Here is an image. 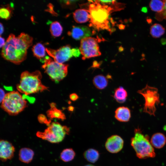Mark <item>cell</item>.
Masks as SVG:
<instances>
[{"label":"cell","instance_id":"cell-1","mask_svg":"<svg viewBox=\"0 0 166 166\" xmlns=\"http://www.w3.org/2000/svg\"><path fill=\"white\" fill-rule=\"evenodd\" d=\"M33 40L32 37L24 33L17 37L11 34L2 47L1 55L8 61L19 64L26 59L27 49L32 45Z\"/></svg>","mask_w":166,"mask_h":166},{"label":"cell","instance_id":"cell-2","mask_svg":"<svg viewBox=\"0 0 166 166\" xmlns=\"http://www.w3.org/2000/svg\"><path fill=\"white\" fill-rule=\"evenodd\" d=\"M88 10L90 15L91 26L98 30H110L109 16L112 11L115 10L109 5L100 3L99 0L90 1Z\"/></svg>","mask_w":166,"mask_h":166},{"label":"cell","instance_id":"cell-3","mask_svg":"<svg viewBox=\"0 0 166 166\" xmlns=\"http://www.w3.org/2000/svg\"><path fill=\"white\" fill-rule=\"evenodd\" d=\"M42 77L38 70L31 73L28 71L23 72L21 75L20 83L16 86L17 90L26 95L47 90L48 87L41 82Z\"/></svg>","mask_w":166,"mask_h":166},{"label":"cell","instance_id":"cell-4","mask_svg":"<svg viewBox=\"0 0 166 166\" xmlns=\"http://www.w3.org/2000/svg\"><path fill=\"white\" fill-rule=\"evenodd\" d=\"M134 134L130 140L131 145L137 157L140 159L154 158L156 154L149 136L144 135L140 128H136Z\"/></svg>","mask_w":166,"mask_h":166},{"label":"cell","instance_id":"cell-5","mask_svg":"<svg viewBox=\"0 0 166 166\" xmlns=\"http://www.w3.org/2000/svg\"><path fill=\"white\" fill-rule=\"evenodd\" d=\"M27 106L26 101L18 92L16 91L6 94L1 105L2 109L11 116L18 115Z\"/></svg>","mask_w":166,"mask_h":166},{"label":"cell","instance_id":"cell-6","mask_svg":"<svg viewBox=\"0 0 166 166\" xmlns=\"http://www.w3.org/2000/svg\"><path fill=\"white\" fill-rule=\"evenodd\" d=\"M69 127L62 125L57 122L52 123L43 132L38 131L37 136L52 143H58L61 142L66 135L69 134Z\"/></svg>","mask_w":166,"mask_h":166},{"label":"cell","instance_id":"cell-7","mask_svg":"<svg viewBox=\"0 0 166 166\" xmlns=\"http://www.w3.org/2000/svg\"><path fill=\"white\" fill-rule=\"evenodd\" d=\"M42 67L50 78L56 83L64 79L68 73V65L59 63L50 57L46 56Z\"/></svg>","mask_w":166,"mask_h":166},{"label":"cell","instance_id":"cell-8","mask_svg":"<svg viewBox=\"0 0 166 166\" xmlns=\"http://www.w3.org/2000/svg\"><path fill=\"white\" fill-rule=\"evenodd\" d=\"M137 93L141 95L145 99L143 112L150 115L155 116L156 105L160 102V95L158 89L148 84Z\"/></svg>","mask_w":166,"mask_h":166},{"label":"cell","instance_id":"cell-9","mask_svg":"<svg viewBox=\"0 0 166 166\" xmlns=\"http://www.w3.org/2000/svg\"><path fill=\"white\" fill-rule=\"evenodd\" d=\"M48 55L55 61L61 64L68 61L72 57H77L81 54L79 49L77 48H72L69 45L61 47L57 49L45 48Z\"/></svg>","mask_w":166,"mask_h":166},{"label":"cell","instance_id":"cell-10","mask_svg":"<svg viewBox=\"0 0 166 166\" xmlns=\"http://www.w3.org/2000/svg\"><path fill=\"white\" fill-rule=\"evenodd\" d=\"M79 49L83 59L97 57L101 54L96 39L90 37L81 40Z\"/></svg>","mask_w":166,"mask_h":166},{"label":"cell","instance_id":"cell-11","mask_svg":"<svg viewBox=\"0 0 166 166\" xmlns=\"http://www.w3.org/2000/svg\"><path fill=\"white\" fill-rule=\"evenodd\" d=\"M124 141L120 136L113 135L107 140L105 146L106 149L109 152L116 153L120 152L123 148Z\"/></svg>","mask_w":166,"mask_h":166},{"label":"cell","instance_id":"cell-12","mask_svg":"<svg viewBox=\"0 0 166 166\" xmlns=\"http://www.w3.org/2000/svg\"><path fill=\"white\" fill-rule=\"evenodd\" d=\"M15 148L11 143L4 140H1L0 142V158L5 162L12 159L14 156Z\"/></svg>","mask_w":166,"mask_h":166},{"label":"cell","instance_id":"cell-13","mask_svg":"<svg viewBox=\"0 0 166 166\" xmlns=\"http://www.w3.org/2000/svg\"><path fill=\"white\" fill-rule=\"evenodd\" d=\"M68 34L73 39L80 40L90 36L92 31L89 27L85 26H73Z\"/></svg>","mask_w":166,"mask_h":166},{"label":"cell","instance_id":"cell-14","mask_svg":"<svg viewBox=\"0 0 166 166\" xmlns=\"http://www.w3.org/2000/svg\"><path fill=\"white\" fill-rule=\"evenodd\" d=\"M115 117L117 120L120 122H128L131 117L130 110L126 107H119L115 111Z\"/></svg>","mask_w":166,"mask_h":166},{"label":"cell","instance_id":"cell-15","mask_svg":"<svg viewBox=\"0 0 166 166\" xmlns=\"http://www.w3.org/2000/svg\"><path fill=\"white\" fill-rule=\"evenodd\" d=\"M150 141L154 148L160 149L163 148L166 143V137L163 133L156 132L152 136Z\"/></svg>","mask_w":166,"mask_h":166},{"label":"cell","instance_id":"cell-16","mask_svg":"<svg viewBox=\"0 0 166 166\" xmlns=\"http://www.w3.org/2000/svg\"><path fill=\"white\" fill-rule=\"evenodd\" d=\"M34 152L32 149L28 148H21L19 152V159L22 162L28 164L33 160Z\"/></svg>","mask_w":166,"mask_h":166},{"label":"cell","instance_id":"cell-17","mask_svg":"<svg viewBox=\"0 0 166 166\" xmlns=\"http://www.w3.org/2000/svg\"><path fill=\"white\" fill-rule=\"evenodd\" d=\"M50 108L47 112V114L49 120L51 121L53 118H57L64 121L66 119L64 114L56 108L55 103L50 104Z\"/></svg>","mask_w":166,"mask_h":166},{"label":"cell","instance_id":"cell-18","mask_svg":"<svg viewBox=\"0 0 166 166\" xmlns=\"http://www.w3.org/2000/svg\"><path fill=\"white\" fill-rule=\"evenodd\" d=\"M75 21L79 23H84L90 20V15L88 10L84 9H78L73 13Z\"/></svg>","mask_w":166,"mask_h":166},{"label":"cell","instance_id":"cell-19","mask_svg":"<svg viewBox=\"0 0 166 166\" xmlns=\"http://www.w3.org/2000/svg\"><path fill=\"white\" fill-rule=\"evenodd\" d=\"M34 56L42 61L45 57V48L43 45L38 42L34 45L32 48Z\"/></svg>","mask_w":166,"mask_h":166},{"label":"cell","instance_id":"cell-20","mask_svg":"<svg viewBox=\"0 0 166 166\" xmlns=\"http://www.w3.org/2000/svg\"><path fill=\"white\" fill-rule=\"evenodd\" d=\"M84 158L88 161L95 163L98 160L100 153L97 150L90 148L87 149L83 153Z\"/></svg>","mask_w":166,"mask_h":166},{"label":"cell","instance_id":"cell-21","mask_svg":"<svg viewBox=\"0 0 166 166\" xmlns=\"http://www.w3.org/2000/svg\"><path fill=\"white\" fill-rule=\"evenodd\" d=\"M108 75L106 77L102 75L95 76L93 79V83L96 87L100 89L105 88L108 85L109 78Z\"/></svg>","mask_w":166,"mask_h":166},{"label":"cell","instance_id":"cell-22","mask_svg":"<svg viewBox=\"0 0 166 166\" xmlns=\"http://www.w3.org/2000/svg\"><path fill=\"white\" fill-rule=\"evenodd\" d=\"M128 93L126 90L123 87L120 86L116 89L115 91L113 97L118 103H122L126 100Z\"/></svg>","mask_w":166,"mask_h":166},{"label":"cell","instance_id":"cell-23","mask_svg":"<svg viewBox=\"0 0 166 166\" xmlns=\"http://www.w3.org/2000/svg\"><path fill=\"white\" fill-rule=\"evenodd\" d=\"M13 7L12 5L8 4L2 6L0 9V17L6 20L9 19L12 16Z\"/></svg>","mask_w":166,"mask_h":166},{"label":"cell","instance_id":"cell-24","mask_svg":"<svg viewBox=\"0 0 166 166\" xmlns=\"http://www.w3.org/2000/svg\"><path fill=\"white\" fill-rule=\"evenodd\" d=\"M76 153L71 148L64 149L60 155L61 159L64 162H68L73 160L75 156Z\"/></svg>","mask_w":166,"mask_h":166},{"label":"cell","instance_id":"cell-25","mask_svg":"<svg viewBox=\"0 0 166 166\" xmlns=\"http://www.w3.org/2000/svg\"><path fill=\"white\" fill-rule=\"evenodd\" d=\"M165 28L160 24L155 23L150 28V34L152 36L155 38H159L164 34Z\"/></svg>","mask_w":166,"mask_h":166},{"label":"cell","instance_id":"cell-26","mask_svg":"<svg viewBox=\"0 0 166 166\" xmlns=\"http://www.w3.org/2000/svg\"><path fill=\"white\" fill-rule=\"evenodd\" d=\"M63 28L61 24L57 21L52 22L50 24L49 30L52 35L54 37H57L61 34Z\"/></svg>","mask_w":166,"mask_h":166},{"label":"cell","instance_id":"cell-27","mask_svg":"<svg viewBox=\"0 0 166 166\" xmlns=\"http://www.w3.org/2000/svg\"><path fill=\"white\" fill-rule=\"evenodd\" d=\"M149 6L152 10L160 13L164 10V4L163 1L153 0L150 1Z\"/></svg>","mask_w":166,"mask_h":166},{"label":"cell","instance_id":"cell-28","mask_svg":"<svg viewBox=\"0 0 166 166\" xmlns=\"http://www.w3.org/2000/svg\"><path fill=\"white\" fill-rule=\"evenodd\" d=\"M38 119L40 123L45 124L48 126L51 124V121L48 120L46 117L42 114H41L38 116Z\"/></svg>","mask_w":166,"mask_h":166},{"label":"cell","instance_id":"cell-29","mask_svg":"<svg viewBox=\"0 0 166 166\" xmlns=\"http://www.w3.org/2000/svg\"><path fill=\"white\" fill-rule=\"evenodd\" d=\"M69 98L72 101H74L78 99L79 96L77 94L73 93L70 95Z\"/></svg>","mask_w":166,"mask_h":166},{"label":"cell","instance_id":"cell-30","mask_svg":"<svg viewBox=\"0 0 166 166\" xmlns=\"http://www.w3.org/2000/svg\"><path fill=\"white\" fill-rule=\"evenodd\" d=\"M6 94H5L4 91L2 89H0V102L2 103L4 98Z\"/></svg>","mask_w":166,"mask_h":166},{"label":"cell","instance_id":"cell-31","mask_svg":"<svg viewBox=\"0 0 166 166\" xmlns=\"http://www.w3.org/2000/svg\"><path fill=\"white\" fill-rule=\"evenodd\" d=\"M0 47L1 48L2 47H3L4 45L6 42H5L4 39L2 38L1 36H0Z\"/></svg>","mask_w":166,"mask_h":166},{"label":"cell","instance_id":"cell-32","mask_svg":"<svg viewBox=\"0 0 166 166\" xmlns=\"http://www.w3.org/2000/svg\"><path fill=\"white\" fill-rule=\"evenodd\" d=\"M0 34L1 35L3 33L4 31V27L2 24L1 22H0Z\"/></svg>","mask_w":166,"mask_h":166},{"label":"cell","instance_id":"cell-33","mask_svg":"<svg viewBox=\"0 0 166 166\" xmlns=\"http://www.w3.org/2000/svg\"><path fill=\"white\" fill-rule=\"evenodd\" d=\"M141 11L144 13H146L148 12V8L146 7H143L141 9Z\"/></svg>","mask_w":166,"mask_h":166},{"label":"cell","instance_id":"cell-34","mask_svg":"<svg viewBox=\"0 0 166 166\" xmlns=\"http://www.w3.org/2000/svg\"><path fill=\"white\" fill-rule=\"evenodd\" d=\"M161 42L162 45H164L166 44V39L162 38L161 40Z\"/></svg>","mask_w":166,"mask_h":166},{"label":"cell","instance_id":"cell-35","mask_svg":"<svg viewBox=\"0 0 166 166\" xmlns=\"http://www.w3.org/2000/svg\"><path fill=\"white\" fill-rule=\"evenodd\" d=\"M164 10L166 13V0H164Z\"/></svg>","mask_w":166,"mask_h":166},{"label":"cell","instance_id":"cell-36","mask_svg":"<svg viewBox=\"0 0 166 166\" xmlns=\"http://www.w3.org/2000/svg\"><path fill=\"white\" fill-rule=\"evenodd\" d=\"M69 110L70 111H72L73 110L74 108L72 106H70L69 108Z\"/></svg>","mask_w":166,"mask_h":166},{"label":"cell","instance_id":"cell-37","mask_svg":"<svg viewBox=\"0 0 166 166\" xmlns=\"http://www.w3.org/2000/svg\"><path fill=\"white\" fill-rule=\"evenodd\" d=\"M84 166H95L91 164H87L85 165Z\"/></svg>","mask_w":166,"mask_h":166}]
</instances>
